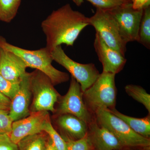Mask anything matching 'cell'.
<instances>
[{"mask_svg": "<svg viewBox=\"0 0 150 150\" xmlns=\"http://www.w3.org/2000/svg\"><path fill=\"white\" fill-rule=\"evenodd\" d=\"M89 25V18L74 11L69 4L53 11L41 23L46 37V48L51 52L62 44L73 46L82 30Z\"/></svg>", "mask_w": 150, "mask_h": 150, "instance_id": "6da1fadb", "label": "cell"}, {"mask_svg": "<svg viewBox=\"0 0 150 150\" xmlns=\"http://www.w3.org/2000/svg\"><path fill=\"white\" fill-rule=\"evenodd\" d=\"M0 48L10 51L21 58L27 67L35 69L48 76L54 86L66 82L69 75L57 70L52 65L51 52L46 47L39 50H29L14 46L0 35Z\"/></svg>", "mask_w": 150, "mask_h": 150, "instance_id": "7a4b0ae2", "label": "cell"}, {"mask_svg": "<svg viewBox=\"0 0 150 150\" xmlns=\"http://www.w3.org/2000/svg\"><path fill=\"white\" fill-rule=\"evenodd\" d=\"M115 74L103 72L94 83L83 92L84 102L92 114L98 109L112 110L116 105Z\"/></svg>", "mask_w": 150, "mask_h": 150, "instance_id": "3957f363", "label": "cell"}, {"mask_svg": "<svg viewBox=\"0 0 150 150\" xmlns=\"http://www.w3.org/2000/svg\"><path fill=\"white\" fill-rule=\"evenodd\" d=\"M94 116L97 124L111 132L123 146L150 147L149 138L134 132L123 120L108 110L98 109L94 113Z\"/></svg>", "mask_w": 150, "mask_h": 150, "instance_id": "277c9868", "label": "cell"}, {"mask_svg": "<svg viewBox=\"0 0 150 150\" xmlns=\"http://www.w3.org/2000/svg\"><path fill=\"white\" fill-rule=\"evenodd\" d=\"M32 98L30 112L51 111L54 114L56 104L61 96L48 76L38 70L30 73Z\"/></svg>", "mask_w": 150, "mask_h": 150, "instance_id": "5b68a950", "label": "cell"}, {"mask_svg": "<svg viewBox=\"0 0 150 150\" xmlns=\"http://www.w3.org/2000/svg\"><path fill=\"white\" fill-rule=\"evenodd\" d=\"M57 103L54 115L71 114L84 121L88 125L94 118L84 102L83 92L80 85L73 77L67 94L60 96Z\"/></svg>", "mask_w": 150, "mask_h": 150, "instance_id": "8992f818", "label": "cell"}, {"mask_svg": "<svg viewBox=\"0 0 150 150\" xmlns=\"http://www.w3.org/2000/svg\"><path fill=\"white\" fill-rule=\"evenodd\" d=\"M89 22L107 46L125 56L127 43L121 36L115 22L107 11L97 9L96 13L89 18Z\"/></svg>", "mask_w": 150, "mask_h": 150, "instance_id": "52a82bcc", "label": "cell"}, {"mask_svg": "<svg viewBox=\"0 0 150 150\" xmlns=\"http://www.w3.org/2000/svg\"><path fill=\"white\" fill-rule=\"evenodd\" d=\"M51 55L53 61L65 68L79 83L83 92L91 86L100 74L93 64H80L70 59L61 46L54 48Z\"/></svg>", "mask_w": 150, "mask_h": 150, "instance_id": "ba28073f", "label": "cell"}, {"mask_svg": "<svg viewBox=\"0 0 150 150\" xmlns=\"http://www.w3.org/2000/svg\"><path fill=\"white\" fill-rule=\"evenodd\" d=\"M115 22L122 38L127 43L138 41L143 10L133 8L132 4H123L108 10Z\"/></svg>", "mask_w": 150, "mask_h": 150, "instance_id": "9c48e42d", "label": "cell"}, {"mask_svg": "<svg viewBox=\"0 0 150 150\" xmlns=\"http://www.w3.org/2000/svg\"><path fill=\"white\" fill-rule=\"evenodd\" d=\"M50 117L48 111H39L13 121L9 134L11 140L17 144L25 137L43 131V125Z\"/></svg>", "mask_w": 150, "mask_h": 150, "instance_id": "30bf717a", "label": "cell"}, {"mask_svg": "<svg viewBox=\"0 0 150 150\" xmlns=\"http://www.w3.org/2000/svg\"><path fill=\"white\" fill-rule=\"evenodd\" d=\"M94 46L104 72L118 74L126 64L125 56L107 46L97 33H96Z\"/></svg>", "mask_w": 150, "mask_h": 150, "instance_id": "8fae6325", "label": "cell"}, {"mask_svg": "<svg viewBox=\"0 0 150 150\" xmlns=\"http://www.w3.org/2000/svg\"><path fill=\"white\" fill-rule=\"evenodd\" d=\"M30 73H26L19 83V88L11 100L9 115L13 121L27 117L30 110L32 94L30 84Z\"/></svg>", "mask_w": 150, "mask_h": 150, "instance_id": "7c38bea8", "label": "cell"}, {"mask_svg": "<svg viewBox=\"0 0 150 150\" xmlns=\"http://www.w3.org/2000/svg\"><path fill=\"white\" fill-rule=\"evenodd\" d=\"M27 65L12 52L0 48V74L8 80L20 83L27 72Z\"/></svg>", "mask_w": 150, "mask_h": 150, "instance_id": "4fadbf2b", "label": "cell"}, {"mask_svg": "<svg viewBox=\"0 0 150 150\" xmlns=\"http://www.w3.org/2000/svg\"><path fill=\"white\" fill-rule=\"evenodd\" d=\"M54 123L64 136V139L77 140L83 138L87 133V123L75 115L70 114L54 115Z\"/></svg>", "mask_w": 150, "mask_h": 150, "instance_id": "5bb4252c", "label": "cell"}, {"mask_svg": "<svg viewBox=\"0 0 150 150\" xmlns=\"http://www.w3.org/2000/svg\"><path fill=\"white\" fill-rule=\"evenodd\" d=\"M87 134L92 147L97 150H118L123 146L111 132L99 126L94 118L88 124Z\"/></svg>", "mask_w": 150, "mask_h": 150, "instance_id": "9a60e30c", "label": "cell"}, {"mask_svg": "<svg viewBox=\"0 0 150 150\" xmlns=\"http://www.w3.org/2000/svg\"><path fill=\"white\" fill-rule=\"evenodd\" d=\"M115 116L123 120L134 132L142 137L149 138L150 136V113L143 118H136L124 115L115 108L108 110Z\"/></svg>", "mask_w": 150, "mask_h": 150, "instance_id": "2e32d148", "label": "cell"}, {"mask_svg": "<svg viewBox=\"0 0 150 150\" xmlns=\"http://www.w3.org/2000/svg\"><path fill=\"white\" fill-rule=\"evenodd\" d=\"M49 140L48 134L44 131L27 136L17 144L18 150H46Z\"/></svg>", "mask_w": 150, "mask_h": 150, "instance_id": "e0dca14e", "label": "cell"}, {"mask_svg": "<svg viewBox=\"0 0 150 150\" xmlns=\"http://www.w3.org/2000/svg\"><path fill=\"white\" fill-rule=\"evenodd\" d=\"M138 42L148 49L150 48V6L143 9L139 28Z\"/></svg>", "mask_w": 150, "mask_h": 150, "instance_id": "ac0fdd59", "label": "cell"}, {"mask_svg": "<svg viewBox=\"0 0 150 150\" xmlns=\"http://www.w3.org/2000/svg\"><path fill=\"white\" fill-rule=\"evenodd\" d=\"M21 0H0V21L10 22L16 16Z\"/></svg>", "mask_w": 150, "mask_h": 150, "instance_id": "d6986e66", "label": "cell"}, {"mask_svg": "<svg viewBox=\"0 0 150 150\" xmlns=\"http://www.w3.org/2000/svg\"><path fill=\"white\" fill-rule=\"evenodd\" d=\"M126 93L135 100L142 103L150 113V95L139 86L129 84L125 87Z\"/></svg>", "mask_w": 150, "mask_h": 150, "instance_id": "ffe728a7", "label": "cell"}, {"mask_svg": "<svg viewBox=\"0 0 150 150\" xmlns=\"http://www.w3.org/2000/svg\"><path fill=\"white\" fill-rule=\"evenodd\" d=\"M43 131L48 134L56 150H67L66 141L54 128L50 117L43 125Z\"/></svg>", "mask_w": 150, "mask_h": 150, "instance_id": "44dd1931", "label": "cell"}, {"mask_svg": "<svg viewBox=\"0 0 150 150\" xmlns=\"http://www.w3.org/2000/svg\"><path fill=\"white\" fill-rule=\"evenodd\" d=\"M67 150H91L92 147L87 134L83 138L77 140L65 139Z\"/></svg>", "mask_w": 150, "mask_h": 150, "instance_id": "7402d4cb", "label": "cell"}, {"mask_svg": "<svg viewBox=\"0 0 150 150\" xmlns=\"http://www.w3.org/2000/svg\"><path fill=\"white\" fill-rule=\"evenodd\" d=\"M19 83L8 80L0 74V91L12 100L18 91Z\"/></svg>", "mask_w": 150, "mask_h": 150, "instance_id": "603a6c76", "label": "cell"}, {"mask_svg": "<svg viewBox=\"0 0 150 150\" xmlns=\"http://www.w3.org/2000/svg\"><path fill=\"white\" fill-rule=\"evenodd\" d=\"M97 9L108 11L125 4L122 0H86Z\"/></svg>", "mask_w": 150, "mask_h": 150, "instance_id": "cb8c5ba5", "label": "cell"}, {"mask_svg": "<svg viewBox=\"0 0 150 150\" xmlns=\"http://www.w3.org/2000/svg\"><path fill=\"white\" fill-rule=\"evenodd\" d=\"M9 111L0 110V135L10 134L13 121Z\"/></svg>", "mask_w": 150, "mask_h": 150, "instance_id": "d4e9b609", "label": "cell"}, {"mask_svg": "<svg viewBox=\"0 0 150 150\" xmlns=\"http://www.w3.org/2000/svg\"><path fill=\"white\" fill-rule=\"evenodd\" d=\"M0 150H18L17 145L11 140L9 134L0 135Z\"/></svg>", "mask_w": 150, "mask_h": 150, "instance_id": "484cf974", "label": "cell"}, {"mask_svg": "<svg viewBox=\"0 0 150 150\" xmlns=\"http://www.w3.org/2000/svg\"><path fill=\"white\" fill-rule=\"evenodd\" d=\"M11 100L0 91V110L9 111Z\"/></svg>", "mask_w": 150, "mask_h": 150, "instance_id": "4316f807", "label": "cell"}, {"mask_svg": "<svg viewBox=\"0 0 150 150\" xmlns=\"http://www.w3.org/2000/svg\"><path fill=\"white\" fill-rule=\"evenodd\" d=\"M150 5V0H132V7L135 9L143 10Z\"/></svg>", "mask_w": 150, "mask_h": 150, "instance_id": "83f0119b", "label": "cell"}, {"mask_svg": "<svg viewBox=\"0 0 150 150\" xmlns=\"http://www.w3.org/2000/svg\"><path fill=\"white\" fill-rule=\"evenodd\" d=\"M46 150H56L55 148H54V146L52 145L50 139L48 142V144H47Z\"/></svg>", "mask_w": 150, "mask_h": 150, "instance_id": "f1b7e54d", "label": "cell"}, {"mask_svg": "<svg viewBox=\"0 0 150 150\" xmlns=\"http://www.w3.org/2000/svg\"><path fill=\"white\" fill-rule=\"evenodd\" d=\"M78 6H81L84 0H72Z\"/></svg>", "mask_w": 150, "mask_h": 150, "instance_id": "f546056e", "label": "cell"}, {"mask_svg": "<svg viewBox=\"0 0 150 150\" xmlns=\"http://www.w3.org/2000/svg\"><path fill=\"white\" fill-rule=\"evenodd\" d=\"M125 4H132V0H122Z\"/></svg>", "mask_w": 150, "mask_h": 150, "instance_id": "4dcf8cb0", "label": "cell"}]
</instances>
